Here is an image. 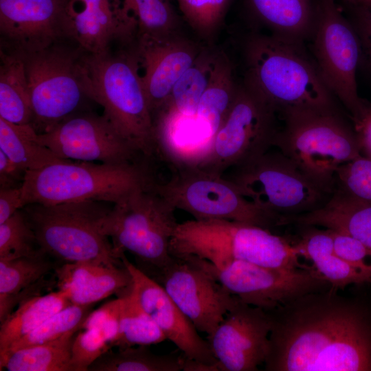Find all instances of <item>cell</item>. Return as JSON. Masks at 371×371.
Returning a JSON list of instances; mask_svg holds the SVG:
<instances>
[{"label": "cell", "instance_id": "1", "mask_svg": "<svg viewBox=\"0 0 371 371\" xmlns=\"http://www.w3.org/2000/svg\"><path fill=\"white\" fill-rule=\"evenodd\" d=\"M266 371H371V308L328 289L268 311Z\"/></svg>", "mask_w": 371, "mask_h": 371}, {"label": "cell", "instance_id": "2", "mask_svg": "<svg viewBox=\"0 0 371 371\" xmlns=\"http://www.w3.org/2000/svg\"><path fill=\"white\" fill-rule=\"evenodd\" d=\"M302 45L273 34H252L245 41L243 82L278 115L291 109H338Z\"/></svg>", "mask_w": 371, "mask_h": 371}, {"label": "cell", "instance_id": "3", "mask_svg": "<svg viewBox=\"0 0 371 371\" xmlns=\"http://www.w3.org/2000/svg\"><path fill=\"white\" fill-rule=\"evenodd\" d=\"M150 159L124 163L66 160L27 171L23 184L25 205L86 201L122 203L158 181Z\"/></svg>", "mask_w": 371, "mask_h": 371}, {"label": "cell", "instance_id": "4", "mask_svg": "<svg viewBox=\"0 0 371 371\" xmlns=\"http://www.w3.org/2000/svg\"><path fill=\"white\" fill-rule=\"evenodd\" d=\"M78 69L87 98L104 109L115 131L148 158L155 157L153 120L133 54L80 56Z\"/></svg>", "mask_w": 371, "mask_h": 371}, {"label": "cell", "instance_id": "5", "mask_svg": "<svg viewBox=\"0 0 371 371\" xmlns=\"http://www.w3.org/2000/svg\"><path fill=\"white\" fill-rule=\"evenodd\" d=\"M172 256L203 259L216 267L233 260L276 269L306 267L297 244L255 225L227 220H190L178 223Z\"/></svg>", "mask_w": 371, "mask_h": 371}, {"label": "cell", "instance_id": "6", "mask_svg": "<svg viewBox=\"0 0 371 371\" xmlns=\"http://www.w3.org/2000/svg\"><path fill=\"white\" fill-rule=\"evenodd\" d=\"M273 147L292 160L309 178L333 192L342 165L361 156L360 137L338 109L285 111Z\"/></svg>", "mask_w": 371, "mask_h": 371}, {"label": "cell", "instance_id": "7", "mask_svg": "<svg viewBox=\"0 0 371 371\" xmlns=\"http://www.w3.org/2000/svg\"><path fill=\"white\" fill-rule=\"evenodd\" d=\"M106 202L78 201L57 205L30 203L22 208L44 253L60 262L95 261L122 266L102 221Z\"/></svg>", "mask_w": 371, "mask_h": 371}, {"label": "cell", "instance_id": "8", "mask_svg": "<svg viewBox=\"0 0 371 371\" xmlns=\"http://www.w3.org/2000/svg\"><path fill=\"white\" fill-rule=\"evenodd\" d=\"M222 174L248 200L282 218L306 213L324 205L332 192L305 175L276 148Z\"/></svg>", "mask_w": 371, "mask_h": 371}, {"label": "cell", "instance_id": "9", "mask_svg": "<svg viewBox=\"0 0 371 371\" xmlns=\"http://www.w3.org/2000/svg\"><path fill=\"white\" fill-rule=\"evenodd\" d=\"M153 187L113 204L102 218V229L120 257L130 252L155 276L172 258L170 244L178 223L176 209Z\"/></svg>", "mask_w": 371, "mask_h": 371}, {"label": "cell", "instance_id": "10", "mask_svg": "<svg viewBox=\"0 0 371 371\" xmlns=\"http://www.w3.org/2000/svg\"><path fill=\"white\" fill-rule=\"evenodd\" d=\"M154 190L176 210L195 220H227L269 229L281 225V218L246 199L222 175L197 167L172 170L166 181H157Z\"/></svg>", "mask_w": 371, "mask_h": 371}, {"label": "cell", "instance_id": "11", "mask_svg": "<svg viewBox=\"0 0 371 371\" xmlns=\"http://www.w3.org/2000/svg\"><path fill=\"white\" fill-rule=\"evenodd\" d=\"M311 39L313 60L322 79L335 98L361 124L368 116L357 83L361 44L355 28L342 15L335 0H317Z\"/></svg>", "mask_w": 371, "mask_h": 371}, {"label": "cell", "instance_id": "12", "mask_svg": "<svg viewBox=\"0 0 371 371\" xmlns=\"http://www.w3.org/2000/svg\"><path fill=\"white\" fill-rule=\"evenodd\" d=\"M278 117L274 108L243 82L238 86L208 155L197 168L222 175L264 154L273 147L280 128Z\"/></svg>", "mask_w": 371, "mask_h": 371}, {"label": "cell", "instance_id": "13", "mask_svg": "<svg viewBox=\"0 0 371 371\" xmlns=\"http://www.w3.org/2000/svg\"><path fill=\"white\" fill-rule=\"evenodd\" d=\"M191 259L240 301L267 311L305 294L331 288L313 267L276 269L233 260L216 267L205 260Z\"/></svg>", "mask_w": 371, "mask_h": 371}, {"label": "cell", "instance_id": "14", "mask_svg": "<svg viewBox=\"0 0 371 371\" xmlns=\"http://www.w3.org/2000/svg\"><path fill=\"white\" fill-rule=\"evenodd\" d=\"M21 56L33 112L30 126L38 134L45 133L76 114L87 97L80 78V57L54 45Z\"/></svg>", "mask_w": 371, "mask_h": 371}, {"label": "cell", "instance_id": "15", "mask_svg": "<svg viewBox=\"0 0 371 371\" xmlns=\"http://www.w3.org/2000/svg\"><path fill=\"white\" fill-rule=\"evenodd\" d=\"M155 278L196 330L207 337L238 300L188 258L172 256Z\"/></svg>", "mask_w": 371, "mask_h": 371}, {"label": "cell", "instance_id": "16", "mask_svg": "<svg viewBox=\"0 0 371 371\" xmlns=\"http://www.w3.org/2000/svg\"><path fill=\"white\" fill-rule=\"evenodd\" d=\"M37 141L64 159L100 163H124L148 158L122 137L102 115L76 113ZM150 159V158H148Z\"/></svg>", "mask_w": 371, "mask_h": 371}, {"label": "cell", "instance_id": "17", "mask_svg": "<svg viewBox=\"0 0 371 371\" xmlns=\"http://www.w3.org/2000/svg\"><path fill=\"white\" fill-rule=\"evenodd\" d=\"M271 329L268 311L238 299L207 337L220 370H258L269 352Z\"/></svg>", "mask_w": 371, "mask_h": 371}, {"label": "cell", "instance_id": "18", "mask_svg": "<svg viewBox=\"0 0 371 371\" xmlns=\"http://www.w3.org/2000/svg\"><path fill=\"white\" fill-rule=\"evenodd\" d=\"M120 258L131 276L129 293L161 328L166 339L172 341L186 358L219 368L208 341L199 335L195 326L164 288L131 263L124 253Z\"/></svg>", "mask_w": 371, "mask_h": 371}, {"label": "cell", "instance_id": "19", "mask_svg": "<svg viewBox=\"0 0 371 371\" xmlns=\"http://www.w3.org/2000/svg\"><path fill=\"white\" fill-rule=\"evenodd\" d=\"M133 53L152 115L165 104L172 89L201 49L177 34L138 36Z\"/></svg>", "mask_w": 371, "mask_h": 371}, {"label": "cell", "instance_id": "20", "mask_svg": "<svg viewBox=\"0 0 371 371\" xmlns=\"http://www.w3.org/2000/svg\"><path fill=\"white\" fill-rule=\"evenodd\" d=\"M64 36L87 53L104 54L115 41L137 36V23L123 0H67Z\"/></svg>", "mask_w": 371, "mask_h": 371}, {"label": "cell", "instance_id": "21", "mask_svg": "<svg viewBox=\"0 0 371 371\" xmlns=\"http://www.w3.org/2000/svg\"><path fill=\"white\" fill-rule=\"evenodd\" d=\"M67 0H0V32L12 52L45 49L64 36Z\"/></svg>", "mask_w": 371, "mask_h": 371}, {"label": "cell", "instance_id": "22", "mask_svg": "<svg viewBox=\"0 0 371 371\" xmlns=\"http://www.w3.org/2000/svg\"><path fill=\"white\" fill-rule=\"evenodd\" d=\"M58 290L73 304H94L114 293L128 292L131 276L123 265L109 266L95 261L63 263L55 269Z\"/></svg>", "mask_w": 371, "mask_h": 371}, {"label": "cell", "instance_id": "23", "mask_svg": "<svg viewBox=\"0 0 371 371\" xmlns=\"http://www.w3.org/2000/svg\"><path fill=\"white\" fill-rule=\"evenodd\" d=\"M288 224L348 234L371 249V203L335 190L321 207L286 218Z\"/></svg>", "mask_w": 371, "mask_h": 371}, {"label": "cell", "instance_id": "24", "mask_svg": "<svg viewBox=\"0 0 371 371\" xmlns=\"http://www.w3.org/2000/svg\"><path fill=\"white\" fill-rule=\"evenodd\" d=\"M44 254L34 257L0 259V322L5 320L17 304L40 295L47 287L44 277L57 267Z\"/></svg>", "mask_w": 371, "mask_h": 371}, {"label": "cell", "instance_id": "25", "mask_svg": "<svg viewBox=\"0 0 371 371\" xmlns=\"http://www.w3.org/2000/svg\"><path fill=\"white\" fill-rule=\"evenodd\" d=\"M300 227L304 230L296 244L301 256L313 262V267L330 283L332 289L338 291L350 284L371 282L370 276L335 254L328 229L309 225Z\"/></svg>", "mask_w": 371, "mask_h": 371}, {"label": "cell", "instance_id": "26", "mask_svg": "<svg viewBox=\"0 0 371 371\" xmlns=\"http://www.w3.org/2000/svg\"><path fill=\"white\" fill-rule=\"evenodd\" d=\"M258 19L282 38L303 44L311 39L316 4L311 0H249Z\"/></svg>", "mask_w": 371, "mask_h": 371}, {"label": "cell", "instance_id": "27", "mask_svg": "<svg viewBox=\"0 0 371 371\" xmlns=\"http://www.w3.org/2000/svg\"><path fill=\"white\" fill-rule=\"evenodd\" d=\"M238 86L229 59L223 53H216L196 112L201 126L212 143L231 108Z\"/></svg>", "mask_w": 371, "mask_h": 371}, {"label": "cell", "instance_id": "28", "mask_svg": "<svg viewBox=\"0 0 371 371\" xmlns=\"http://www.w3.org/2000/svg\"><path fill=\"white\" fill-rule=\"evenodd\" d=\"M0 60V117L12 124L30 125L33 112L23 56L1 48Z\"/></svg>", "mask_w": 371, "mask_h": 371}, {"label": "cell", "instance_id": "29", "mask_svg": "<svg viewBox=\"0 0 371 371\" xmlns=\"http://www.w3.org/2000/svg\"><path fill=\"white\" fill-rule=\"evenodd\" d=\"M216 53L201 49L193 65L173 87L165 104L153 115V119L192 117L210 76Z\"/></svg>", "mask_w": 371, "mask_h": 371}, {"label": "cell", "instance_id": "30", "mask_svg": "<svg viewBox=\"0 0 371 371\" xmlns=\"http://www.w3.org/2000/svg\"><path fill=\"white\" fill-rule=\"evenodd\" d=\"M80 330L42 344L0 354V370L72 371L71 348Z\"/></svg>", "mask_w": 371, "mask_h": 371}, {"label": "cell", "instance_id": "31", "mask_svg": "<svg viewBox=\"0 0 371 371\" xmlns=\"http://www.w3.org/2000/svg\"><path fill=\"white\" fill-rule=\"evenodd\" d=\"M72 304L61 291L30 297L2 322L0 326V352L12 343L30 333L49 317Z\"/></svg>", "mask_w": 371, "mask_h": 371}, {"label": "cell", "instance_id": "32", "mask_svg": "<svg viewBox=\"0 0 371 371\" xmlns=\"http://www.w3.org/2000/svg\"><path fill=\"white\" fill-rule=\"evenodd\" d=\"M30 125H19L0 117V150L25 171L66 161L39 143Z\"/></svg>", "mask_w": 371, "mask_h": 371}, {"label": "cell", "instance_id": "33", "mask_svg": "<svg viewBox=\"0 0 371 371\" xmlns=\"http://www.w3.org/2000/svg\"><path fill=\"white\" fill-rule=\"evenodd\" d=\"M148 346L111 350L98 358L88 368L90 371H181L184 356L157 355Z\"/></svg>", "mask_w": 371, "mask_h": 371}, {"label": "cell", "instance_id": "34", "mask_svg": "<svg viewBox=\"0 0 371 371\" xmlns=\"http://www.w3.org/2000/svg\"><path fill=\"white\" fill-rule=\"evenodd\" d=\"M121 296L122 307L119 330L113 342V348L149 346L166 340L163 331L138 305L129 291Z\"/></svg>", "mask_w": 371, "mask_h": 371}, {"label": "cell", "instance_id": "35", "mask_svg": "<svg viewBox=\"0 0 371 371\" xmlns=\"http://www.w3.org/2000/svg\"><path fill=\"white\" fill-rule=\"evenodd\" d=\"M93 305L71 304L54 314L34 330L12 343L0 354L42 344L59 338L66 333L80 329L93 311Z\"/></svg>", "mask_w": 371, "mask_h": 371}, {"label": "cell", "instance_id": "36", "mask_svg": "<svg viewBox=\"0 0 371 371\" xmlns=\"http://www.w3.org/2000/svg\"><path fill=\"white\" fill-rule=\"evenodd\" d=\"M137 25V36L176 34L177 19L166 0H123Z\"/></svg>", "mask_w": 371, "mask_h": 371}, {"label": "cell", "instance_id": "37", "mask_svg": "<svg viewBox=\"0 0 371 371\" xmlns=\"http://www.w3.org/2000/svg\"><path fill=\"white\" fill-rule=\"evenodd\" d=\"M22 209L0 223V259L44 254Z\"/></svg>", "mask_w": 371, "mask_h": 371}, {"label": "cell", "instance_id": "38", "mask_svg": "<svg viewBox=\"0 0 371 371\" xmlns=\"http://www.w3.org/2000/svg\"><path fill=\"white\" fill-rule=\"evenodd\" d=\"M190 25L201 36H211L220 25L229 0H177Z\"/></svg>", "mask_w": 371, "mask_h": 371}, {"label": "cell", "instance_id": "39", "mask_svg": "<svg viewBox=\"0 0 371 371\" xmlns=\"http://www.w3.org/2000/svg\"><path fill=\"white\" fill-rule=\"evenodd\" d=\"M111 348L112 339L101 328L78 332L71 348L72 371H87L98 358Z\"/></svg>", "mask_w": 371, "mask_h": 371}, {"label": "cell", "instance_id": "40", "mask_svg": "<svg viewBox=\"0 0 371 371\" xmlns=\"http://www.w3.org/2000/svg\"><path fill=\"white\" fill-rule=\"evenodd\" d=\"M335 190L371 203V158L361 155L339 167Z\"/></svg>", "mask_w": 371, "mask_h": 371}, {"label": "cell", "instance_id": "41", "mask_svg": "<svg viewBox=\"0 0 371 371\" xmlns=\"http://www.w3.org/2000/svg\"><path fill=\"white\" fill-rule=\"evenodd\" d=\"M328 230L333 238L335 254L371 278V249L348 234Z\"/></svg>", "mask_w": 371, "mask_h": 371}, {"label": "cell", "instance_id": "42", "mask_svg": "<svg viewBox=\"0 0 371 371\" xmlns=\"http://www.w3.org/2000/svg\"><path fill=\"white\" fill-rule=\"evenodd\" d=\"M122 297L111 300L92 311L84 321L81 330L99 327L120 318Z\"/></svg>", "mask_w": 371, "mask_h": 371}, {"label": "cell", "instance_id": "43", "mask_svg": "<svg viewBox=\"0 0 371 371\" xmlns=\"http://www.w3.org/2000/svg\"><path fill=\"white\" fill-rule=\"evenodd\" d=\"M26 172L0 150V189L22 186Z\"/></svg>", "mask_w": 371, "mask_h": 371}, {"label": "cell", "instance_id": "44", "mask_svg": "<svg viewBox=\"0 0 371 371\" xmlns=\"http://www.w3.org/2000/svg\"><path fill=\"white\" fill-rule=\"evenodd\" d=\"M25 206L23 186L19 188L0 189V223Z\"/></svg>", "mask_w": 371, "mask_h": 371}, {"label": "cell", "instance_id": "45", "mask_svg": "<svg viewBox=\"0 0 371 371\" xmlns=\"http://www.w3.org/2000/svg\"><path fill=\"white\" fill-rule=\"evenodd\" d=\"M355 28L360 42L363 43L371 59V10L365 5L355 12Z\"/></svg>", "mask_w": 371, "mask_h": 371}, {"label": "cell", "instance_id": "46", "mask_svg": "<svg viewBox=\"0 0 371 371\" xmlns=\"http://www.w3.org/2000/svg\"><path fill=\"white\" fill-rule=\"evenodd\" d=\"M362 124H365L363 133L359 136L362 148H366L370 155V158H371V117H369L368 115L362 122Z\"/></svg>", "mask_w": 371, "mask_h": 371}, {"label": "cell", "instance_id": "47", "mask_svg": "<svg viewBox=\"0 0 371 371\" xmlns=\"http://www.w3.org/2000/svg\"><path fill=\"white\" fill-rule=\"evenodd\" d=\"M359 3H362L363 5L368 6L371 4V0H354Z\"/></svg>", "mask_w": 371, "mask_h": 371}, {"label": "cell", "instance_id": "48", "mask_svg": "<svg viewBox=\"0 0 371 371\" xmlns=\"http://www.w3.org/2000/svg\"><path fill=\"white\" fill-rule=\"evenodd\" d=\"M366 7H368L369 9L371 10V4L370 5H368V6H366Z\"/></svg>", "mask_w": 371, "mask_h": 371}]
</instances>
